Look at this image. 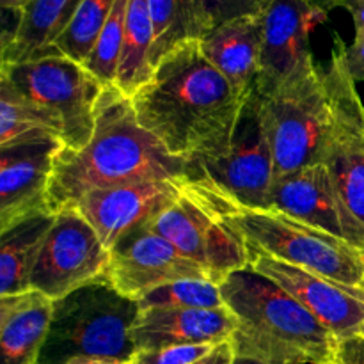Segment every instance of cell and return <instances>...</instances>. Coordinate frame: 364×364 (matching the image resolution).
Segmentation results:
<instances>
[{
  "instance_id": "83f0119b",
  "label": "cell",
  "mask_w": 364,
  "mask_h": 364,
  "mask_svg": "<svg viewBox=\"0 0 364 364\" xmlns=\"http://www.w3.org/2000/svg\"><path fill=\"white\" fill-rule=\"evenodd\" d=\"M127 7L128 0H116L92 48L91 55L84 63V66L102 82L105 87L116 85L117 70H119L121 53H123V41H124V21H127Z\"/></svg>"
},
{
  "instance_id": "f35d334b",
  "label": "cell",
  "mask_w": 364,
  "mask_h": 364,
  "mask_svg": "<svg viewBox=\"0 0 364 364\" xmlns=\"http://www.w3.org/2000/svg\"><path fill=\"white\" fill-rule=\"evenodd\" d=\"M331 364H341L340 361H334V363H331Z\"/></svg>"
},
{
  "instance_id": "8d00e7d4",
  "label": "cell",
  "mask_w": 364,
  "mask_h": 364,
  "mask_svg": "<svg viewBox=\"0 0 364 364\" xmlns=\"http://www.w3.org/2000/svg\"><path fill=\"white\" fill-rule=\"evenodd\" d=\"M68 364H132L124 361H116V359H89V358H77L71 359Z\"/></svg>"
},
{
  "instance_id": "6da1fadb",
  "label": "cell",
  "mask_w": 364,
  "mask_h": 364,
  "mask_svg": "<svg viewBox=\"0 0 364 364\" xmlns=\"http://www.w3.org/2000/svg\"><path fill=\"white\" fill-rule=\"evenodd\" d=\"M245 98L192 39L156 64L132 103L141 127L171 155L203 164L228 153Z\"/></svg>"
},
{
  "instance_id": "cb8c5ba5",
  "label": "cell",
  "mask_w": 364,
  "mask_h": 364,
  "mask_svg": "<svg viewBox=\"0 0 364 364\" xmlns=\"http://www.w3.org/2000/svg\"><path fill=\"white\" fill-rule=\"evenodd\" d=\"M151 46L153 21L149 0H128L123 53L116 78V87L128 98L151 78Z\"/></svg>"
},
{
  "instance_id": "7c38bea8",
  "label": "cell",
  "mask_w": 364,
  "mask_h": 364,
  "mask_svg": "<svg viewBox=\"0 0 364 364\" xmlns=\"http://www.w3.org/2000/svg\"><path fill=\"white\" fill-rule=\"evenodd\" d=\"M329 14L308 0H269L262 14V55L256 91L276 95L287 82L316 66L309 38Z\"/></svg>"
},
{
  "instance_id": "7402d4cb",
  "label": "cell",
  "mask_w": 364,
  "mask_h": 364,
  "mask_svg": "<svg viewBox=\"0 0 364 364\" xmlns=\"http://www.w3.org/2000/svg\"><path fill=\"white\" fill-rule=\"evenodd\" d=\"M55 215L53 212L36 213L0 231V297L31 290V272Z\"/></svg>"
},
{
  "instance_id": "e575fe53",
  "label": "cell",
  "mask_w": 364,
  "mask_h": 364,
  "mask_svg": "<svg viewBox=\"0 0 364 364\" xmlns=\"http://www.w3.org/2000/svg\"><path fill=\"white\" fill-rule=\"evenodd\" d=\"M308 2L311 4V6L318 7V9L323 11V13L329 14L333 9H336V7L343 6L345 0H308Z\"/></svg>"
},
{
  "instance_id": "52a82bcc",
  "label": "cell",
  "mask_w": 364,
  "mask_h": 364,
  "mask_svg": "<svg viewBox=\"0 0 364 364\" xmlns=\"http://www.w3.org/2000/svg\"><path fill=\"white\" fill-rule=\"evenodd\" d=\"M263 112L272 146L274 181L322 162L331 100L318 68L291 78L276 95L263 98Z\"/></svg>"
},
{
  "instance_id": "1f68e13d",
  "label": "cell",
  "mask_w": 364,
  "mask_h": 364,
  "mask_svg": "<svg viewBox=\"0 0 364 364\" xmlns=\"http://www.w3.org/2000/svg\"><path fill=\"white\" fill-rule=\"evenodd\" d=\"M338 361L341 364H364V334L340 343Z\"/></svg>"
},
{
  "instance_id": "484cf974",
  "label": "cell",
  "mask_w": 364,
  "mask_h": 364,
  "mask_svg": "<svg viewBox=\"0 0 364 364\" xmlns=\"http://www.w3.org/2000/svg\"><path fill=\"white\" fill-rule=\"evenodd\" d=\"M116 0H84L53 46L63 55L84 64L91 55Z\"/></svg>"
},
{
  "instance_id": "8992f818",
  "label": "cell",
  "mask_w": 364,
  "mask_h": 364,
  "mask_svg": "<svg viewBox=\"0 0 364 364\" xmlns=\"http://www.w3.org/2000/svg\"><path fill=\"white\" fill-rule=\"evenodd\" d=\"M0 77L59 121L64 148L77 151L89 144L105 85L84 64L57 50L21 63H2Z\"/></svg>"
},
{
  "instance_id": "8fae6325",
  "label": "cell",
  "mask_w": 364,
  "mask_h": 364,
  "mask_svg": "<svg viewBox=\"0 0 364 364\" xmlns=\"http://www.w3.org/2000/svg\"><path fill=\"white\" fill-rule=\"evenodd\" d=\"M191 183V181H188ZM194 263L208 270L217 283L249 267L245 242L196 194H185L148 224Z\"/></svg>"
},
{
  "instance_id": "ba28073f",
  "label": "cell",
  "mask_w": 364,
  "mask_h": 364,
  "mask_svg": "<svg viewBox=\"0 0 364 364\" xmlns=\"http://www.w3.org/2000/svg\"><path fill=\"white\" fill-rule=\"evenodd\" d=\"M322 75L331 100L322 164L364 244V105L345 66L338 38L329 68Z\"/></svg>"
},
{
  "instance_id": "5b68a950",
  "label": "cell",
  "mask_w": 364,
  "mask_h": 364,
  "mask_svg": "<svg viewBox=\"0 0 364 364\" xmlns=\"http://www.w3.org/2000/svg\"><path fill=\"white\" fill-rule=\"evenodd\" d=\"M141 315L137 301L124 297L107 277L53 301V318L38 364L71 359H116L132 363L137 354L132 329Z\"/></svg>"
},
{
  "instance_id": "603a6c76",
  "label": "cell",
  "mask_w": 364,
  "mask_h": 364,
  "mask_svg": "<svg viewBox=\"0 0 364 364\" xmlns=\"http://www.w3.org/2000/svg\"><path fill=\"white\" fill-rule=\"evenodd\" d=\"M36 141H63L60 123L0 77V148Z\"/></svg>"
},
{
  "instance_id": "f1b7e54d",
  "label": "cell",
  "mask_w": 364,
  "mask_h": 364,
  "mask_svg": "<svg viewBox=\"0 0 364 364\" xmlns=\"http://www.w3.org/2000/svg\"><path fill=\"white\" fill-rule=\"evenodd\" d=\"M201 38L212 28L244 16H262L269 0H192Z\"/></svg>"
},
{
  "instance_id": "9c48e42d",
  "label": "cell",
  "mask_w": 364,
  "mask_h": 364,
  "mask_svg": "<svg viewBox=\"0 0 364 364\" xmlns=\"http://www.w3.org/2000/svg\"><path fill=\"white\" fill-rule=\"evenodd\" d=\"M196 183L228 203L252 210H270L274 155L267 132L263 98L256 87L247 95L226 155L199 164Z\"/></svg>"
},
{
  "instance_id": "7a4b0ae2",
  "label": "cell",
  "mask_w": 364,
  "mask_h": 364,
  "mask_svg": "<svg viewBox=\"0 0 364 364\" xmlns=\"http://www.w3.org/2000/svg\"><path fill=\"white\" fill-rule=\"evenodd\" d=\"M199 164L171 155L141 127L132 98L116 85L103 89L91 141L82 149L63 148L53 162L48 206L53 213L73 206L96 188L155 180L196 181Z\"/></svg>"
},
{
  "instance_id": "ac0fdd59",
  "label": "cell",
  "mask_w": 364,
  "mask_h": 364,
  "mask_svg": "<svg viewBox=\"0 0 364 364\" xmlns=\"http://www.w3.org/2000/svg\"><path fill=\"white\" fill-rule=\"evenodd\" d=\"M237 331V318L228 306L215 309L153 308L141 309L132 329L137 350L174 345H220Z\"/></svg>"
},
{
  "instance_id": "d6a6232c",
  "label": "cell",
  "mask_w": 364,
  "mask_h": 364,
  "mask_svg": "<svg viewBox=\"0 0 364 364\" xmlns=\"http://www.w3.org/2000/svg\"><path fill=\"white\" fill-rule=\"evenodd\" d=\"M233 358V345H231V341H224V343L217 345V347L213 348L212 354H208L205 359H201V361L196 364H231Z\"/></svg>"
},
{
  "instance_id": "4316f807",
  "label": "cell",
  "mask_w": 364,
  "mask_h": 364,
  "mask_svg": "<svg viewBox=\"0 0 364 364\" xmlns=\"http://www.w3.org/2000/svg\"><path fill=\"white\" fill-rule=\"evenodd\" d=\"M141 309L153 308H224L220 284L212 279H181L155 288L139 299Z\"/></svg>"
},
{
  "instance_id": "74e56055",
  "label": "cell",
  "mask_w": 364,
  "mask_h": 364,
  "mask_svg": "<svg viewBox=\"0 0 364 364\" xmlns=\"http://www.w3.org/2000/svg\"><path fill=\"white\" fill-rule=\"evenodd\" d=\"M231 364H265V363H262L259 359L249 358V355L235 354V358H233V361H231Z\"/></svg>"
},
{
  "instance_id": "5bb4252c",
  "label": "cell",
  "mask_w": 364,
  "mask_h": 364,
  "mask_svg": "<svg viewBox=\"0 0 364 364\" xmlns=\"http://www.w3.org/2000/svg\"><path fill=\"white\" fill-rule=\"evenodd\" d=\"M249 267L297 299L340 343L364 334V290L265 255H249Z\"/></svg>"
},
{
  "instance_id": "2e32d148",
  "label": "cell",
  "mask_w": 364,
  "mask_h": 364,
  "mask_svg": "<svg viewBox=\"0 0 364 364\" xmlns=\"http://www.w3.org/2000/svg\"><path fill=\"white\" fill-rule=\"evenodd\" d=\"M63 141H36L0 148V231L48 206L53 162Z\"/></svg>"
},
{
  "instance_id": "d4e9b609",
  "label": "cell",
  "mask_w": 364,
  "mask_h": 364,
  "mask_svg": "<svg viewBox=\"0 0 364 364\" xmlns=\"http://www.w3.org/2000/svg\"><path fill=\"white\" fill-rule=\"evenodd\" d=\"M153 21L151 68L181 43L201 39L198 14L192 0H149Z\"/></svg>"
},
{
  "instance_id": "836d02e7",
  "label": "cell",
  "mask_w": 364,
  "mask_h": 364,
  "mask_svg": "<svg viewBox=\"0 0 364 364\" xmlns=\"http://www.w3.org/2000/svg\"><path fill=\"white\" fill-rule=\"evenodd\" d=\"M341 7L350 13L355 31H364V0H345Z\"/></svg>"
},
{
  "instance_id": "e0dca14e",
  "label": "cell",
  "mask_w": 364,
  "mask_h": 364,
  "mask_svg": "<svg viewBox=\"0 0 364 364\" xmlns=\"http://www.w3.org/2000/svg\"><path fill=\"white\" fill-rule=\"evenodd\" d=\"M269 201L270 210H276L308 226L343 238L355 247L364 249L361 237L352 226L338 198L329 171L322 162L274 181Z\"/></svg>"
},
{
  "instance_id": "4dcf8cb0",
  "label": "cell",
  "mask_w": 364,
  "mask_h": 364,
  "mask_svg": "<svg viewBox=\"0 0 364 364\" xmlns=\"http://www.w3.org/2000/svg\"><path fill=\"white\" fill-rule=\"evenodd\" d=\"M340 46L348 75L354 82H364V31H355L354 41L348 46L340 41Z\"/></svg>"
},
{
  "instance_id": "3957f363",
  "label": "cell",
  "mask_w": 364,
  "mask_h": 364,
  "mask_svg": "<svg viewBox=\"0 0 364 364\" xmlns=\"http://www.w3.org/2000/svg\"><path fill=\"white\" fill-rule=\"evenodd\" d=\"M224 304L237 318L235 354L265 364H331L340 341L276 281L252 267L220 283Z\"/></svg>"
},
{
  "instance_id": "4fadbf2b",
  "label": "cell",
  "mask_w": 364,
  "mask_h": 364,
  "mask_svg": "<svg viewBox=\"0 0 364 364\" xmlns=\"http://www.w3.org/2000/svg\"><path fill=\"white\" fill-rule=\"evenodd\" d=\"M107 279L119 294L134 301L181 279L215 281L208 270L181 255L148 224L135 228L110 249Z\"/></svg>"
},
{
  "instance_id": "f546056e",
  "label": "cell",
  "mask_w": 364,
  "mask_h": 364,
  "mask_svg": "<svg viewBox=\"0 0 364 364\" xmlns=\"http://www.w3.org/2000/svg\"><path fill=\"white\" fill-rule=\"evenodd\" d=\"M217 345H174V347L137 350L132 364H196L212 354Z\"/></svg>"
},
{
  "instance_id": "9a60e30c",
  "label": "cell",
  "mask_w": 364,
  "mask_h": 364,
  "mask_svg": "<svg viewBox=\"0 0 364 364\" xmlns=\"http://www.w3.org/2000/svg\"><path fill=\"white\" fill-rule=\"evenodd\" d=\"M188 181L155 180L96 188L82 196L75 208L87 219L107 249L127 233L155 220L185 194Z\"/></svg>"
},
{
  "instance_id": "d6986e66",
  "label": "cell",
  "mask_w": 364,
  "mask_h": 364,
  "mask_svg": "<svg viewBox=\"0 0 364 364\" xmlns=\"http://www.w3.org/2000/svg\"><path fill=\"white\" fill-rule=\"evenodd\" d=\"M53 318V301L38 290L0 297V364H38Z\"/></svg>"
},
{
  "instance_id": "d590c367",
  "label": "cell",
  "mask_w": 364,
  "mask_h": 364,
  "mask_svg": "<svg viewBox=\"0 0 364 364\" xmlns=\"http://www.w3.org/2000/svg\"><path fill=\"white\" fill-rule=\"evenodd\" d=\"M28 2L31 0H0V6L4 7V11H13V13L20 14Z\"/></svg>"
},
{
  "instance_id": "44dd1931",
  "label": "cell",
  "mask_w": 364,
  "mask_h": 364,
  "mask_svg": "<svg viewBox=\"0 0 364 364\" xmlns=\"http://www.w3.org/2000/svg\"><path fill=\"white\" fill-rule=\"evenodd\" d=\"M84 0H31L2 38V63H21L57 52L53 46Z\"/></svg>"
},
{
  "instance_id": "30bf717a",
  "label": "cell",
  "mask_w": 364,
  "mask_h": 364,
  "mask_svg": "<svg viewBox=\"0 0 364 364\" xmlns=\"http://www.w3.org/2000/svg\"><path fill=\"white\" fill-rule=\"evenodd\" d=\"M110 251L75 206L59 210L45 238L28 287L52 301L107 277Z\"/></svg>"
},
{
  "instance_id": "ffe728a7",
  "label": "cell",
  "mask_w": 364,
  "mask_h": 364,
  "mask_svg": "<svg viewBox=\"0 0 364 364\" xmlns=\"http://www.w3.org/2000/svg\"><path fill=\"white\" fill-rule=\"evenodd\" d=\"M262 32V16H244L212 28L199 39L203 55L242 96H247L258 82Z\"/></svg>"
},
{
  "instance_id": "277c9868",
  "label": "cell",
  "mask_w": 364,
  "mask_h": 364,
  "mask_svg": "<svg viewBox=\"0 0 364 364\" xmlns=\"http://www.w3.org/2000/svg\"><path fill=\"white\" fill-rule=\"evenodd\" d=\"M188 191L245 242L249 255L270 256L345 287L364 290V249L276 210L231 205L196 181L188 183Z\"/></svg>"
}]
</instances>
